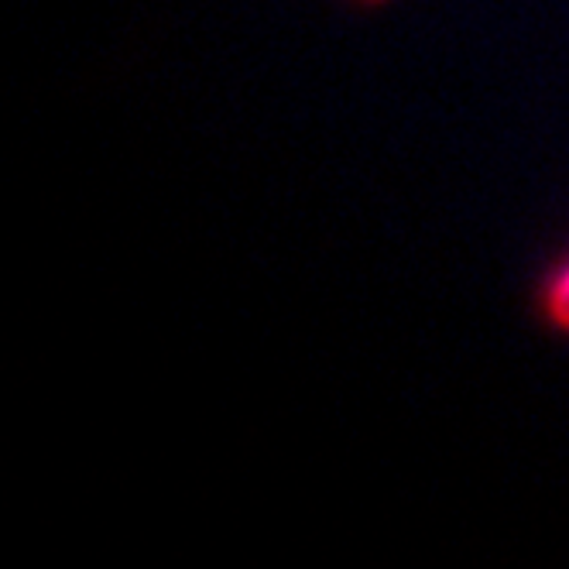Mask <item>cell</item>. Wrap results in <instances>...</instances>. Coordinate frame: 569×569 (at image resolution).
Instances as JSON below:
<instances>
[{
    "instance_id": "obj_1",
    "label": "cell",
    "mask_w": 569,
    "mask_h": 569,
    "mask_svg": "<svg viewBox=\"0 0 569 569\" xmlns=\"http://www.w3.org/2000/svg\"><path fill=\"white\" fill-rule=\"evenodd\" d=\"M546 309H549V319L556 322V327L569 333V264H566V268L556 274V281L549 284Z\"/></svg>"
},
{
    "instance_id": "obj_2",
    "label": "cell",
    "mask_w": 569,
    "mask_h": 569,
    "mask_svg": "<svg viewBox=\"0 0 569 569\" xmlns=\"http://www.w3.org/2000/svg\"><path fill=\"white\" fill-rule=\"evenodd\" d=\"M371 4H381V0H371Z\"/></svg>"
}]
</instances>
